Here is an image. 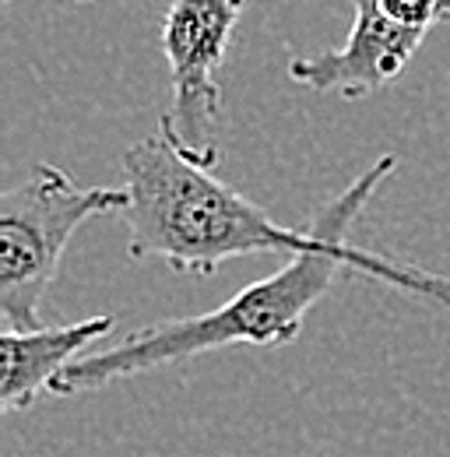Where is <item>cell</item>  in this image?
<instances>
[{"instance_id":"8","label":"cell","mask_w":450,"mask_h":457,"mask_svg":"<svg viewBox=\"0 0 450 457\" xmlns=\"http://www.w3.org/2000/svg\"><path fill=\"white\" fill-rule=\"evenodd\" d=\"M67 4H85V0H67Z\"/></svg>"},{"instance_id":"7","label":"cell","mask_w":450,"mask_h":457,"mask_svg":"<svg viewBox=\"0 0 450 457\" xmlns=\"http://www.w3.org/2000/svg\"><path fill=\"white\" fill-rule=\"evenodd\" d=\"M377 4L394 25L412 32H429L450 14V0H377Z\"/></svg>"},{"instance_id":"2","label":"cell","mask_w":450,"mask_h":457,"mask_svg":"<svg viewBox=\"0 0 450 457\" xmlns=\"http://www.w3.org/2000/svg\"><path fill=\"white\" fill-rule=\"evenodd\" d=\"M123 190L130 194L127 253L162 261L179 275H215L225 261L250 253H288L292 261L328 239L324 212L310 228H285L212 170L183 159L162 134L123 152Z\"/></svg>"},{"instance_id":"6","label":"cell","mask_w":450,"mask_h":457,"mask_svg":"<svg viewBox=\"0 0 450 457\" xmlns=\"http://www.w3.org/2000/svg\"><path fill=\"white\" fill-rule=\"evenodd\" d=\"M116 328V317H88L67 328L39 331H4L0 338V408L25 411L43 391H54L56 377L88 352V345L103 342Z\"/></svg>"},{"instance_id":"4","label":"cell","mask_w":450,"mask_h":457,"mask_svg":"<svg viewBox=\"0 0 450 457\" xmlns=\"http://www.w3.org/2000/svg\"><path fill=\"white\" fill-rule=\"evenodd\" d=\"M243 7L246 0H172L162 18V54L169 63L172 103L159 120V134L201 170H215L219 162V67Z\"/></svg>"},{"instance_id":"5","label":"cell","mask_w":450,"mask_h":457,"mask_svg":"<svg viewBox=\"0 0 450 457\" xmlns=\"http://www.w3.org/2000/svg\"><path fill=\"white\" fill-rule=\"evenodd\" d=\"M352 32L335 50L288 60V78L313 92H338L341 99H366L401 78L426 32L394 25L377 0H352Z\"/></svg>"},{"instance_id":"3","label":"cell","mask_w":450,"mask_h":457,"mask_svg":"<svg viewBox=\"0 0 450 457\" xmlns=\"http://www.w3.org/2000/svg\"><path fill=\"white\" fill-rule=\"evenodd\" d=\"M123 187H85L71 172L39 162L0 197V320L4 331H39V303L60 271L71 236L88 219L127 212Z\"/></svg>"},{"instance_id":"1","label":"cell","mask_w":450,"mask_h":457,"mask_svg":"<svg viewBox=\"0 0 450 457\" xmlns=\"http://www.w3.org/2000/svg\"><path fill=\"white\" fill-rule=\"evenodd\" d=\"M394 166H397L394 155H380L324 208L328 239L317 250L292 257L281 271H275L264 282L239 288L219 310L179 317V320H159V324L123 335L120 342L106 348H88L56 377L50 395L99 391L112 380H127V377L172 366V362H183V359H194L215 348H229V345L279 348V345L296 342L306 313L331 292L341 271H359L380 286L401 288L408 295L429 299L450 310V275L422 271L415 264H401L391 257L348 246V228L362 215L377 187L394 172Z\"/></svg>"}]
</instances>
